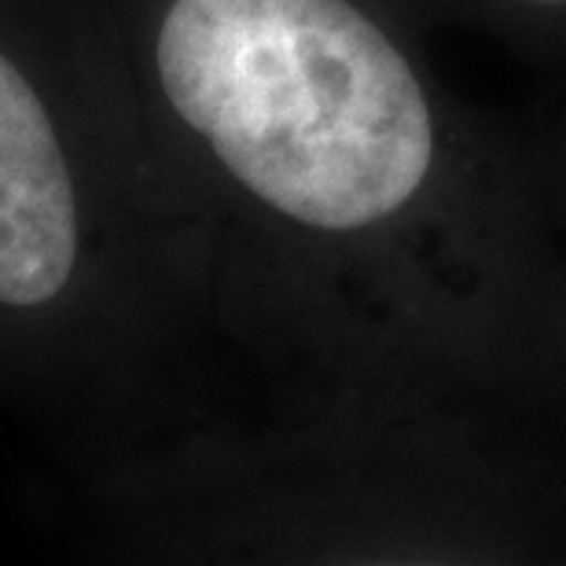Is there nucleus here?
I'll list each match as a JSON object with an SVG mask.
<instances>
[{
  "label": "nucleus",
  "mask_w": 566,
  "mask_h": 566,
  "mask_svg": "<svg viewBox=\"0 0 566 566\" xmlns=\"http://www.w3.org/2000/svg\"><path fill=\"white\" fill-rule=\"evenodd\" d=\"M207 243L88 0H0V398L107 446Z\"/></svg>",
  "instance_id": "nucleus-2"
},
{
  "label": "nucleus",
  "mask_w": 566,
  "mask_h": 566,
  "mask_svg": "<svg viewBox=\"0 0 566 566\" xmlns=\"http://www.w3.org/2000/svg\"><path fill=\"white\" fill-rule=\"evenodd\" d=\"M515 8H534V11H566V0H507Z\"/></svg>",
  "instance_id": "nucleus-3"
},
{
  "label": "nucleus",
  "mask_w": 566,
  "mask_h": 566,
  "mask_svg": "<svg viewBox=\"0 0 566 566\" xmlns=\"http://www.w3.org/2000/svg\"><path fill=\"white\" fill-rule=\"evenodd\" d=\"M213 276L365 254L427 213L452 144L357 0H88Z\"/></svg>",
  "instance_id": "nucleus-1"
}]
</instances>
